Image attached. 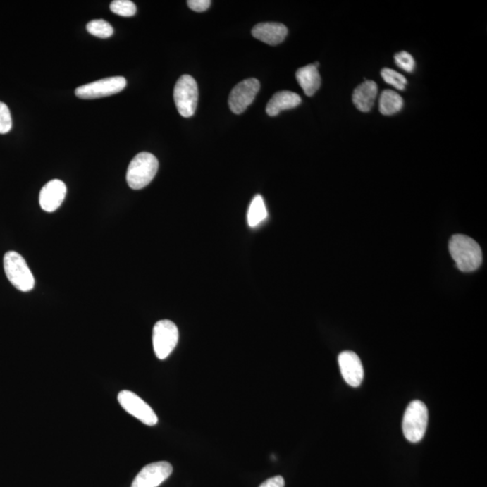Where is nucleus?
<instances>
[{
	"label": "nucleus",
	"instance_id": "nucleus-1",
	"mask_svg": "<svg viewBox=\"0 0 487 487\" xmlns=\"http://www.w3.org/2000/svg\"><path fill=\"white\" fill-rule=\"evenodd\" d=\"M450 252L462 272H473L482 264V251L473 238L465 235H454L450 241Z\"/></svg>",
	"mask_w": 487,
	"mask_h": 487
},
{
	"label": "nucleus",
	"instance_id": "nucleus-2",
	"mask_svg": "<svg viewBox=\"0 0 487 487\" xmlns=\"http://www.w3.org/2000/svg\"><path fill=\"white\" fill-rule=\"evenodd\" d=\"M159 163L157 158L147 152L137 154L129 164L127 182L133 190L147 187L156 175Z\"/></svg>",
	"mask_w": 487,
	"mask_h": 487
},
{
	"label": "nucleus",
	"instance_id": "nucleus-3",
	"mask_svg": "<svg viewBox=\"0 0 487 487\" xmlns=\"http://www.w3.org/2000/svg\"><path fill=\"white\" fill-rule=\"evenodd\" d=\"M4 269L9 282L19 291L30 292L34 289L35 278L24 257L15 251H9L4 256Z\"/></svg>",
	"mask_w": 487,
	"mask_h": 487
},
{
	"label": "nucleus",
	"instance_id": "nucleus-4",
	"mask_svg": "<svg viewBox=\"0 0 487 487\" xmlns=\"http://www.w3.org/2000/svg\"><path fill=\"white\" fill-rule=\"evenodd\" d=\"M428 419V408L425 403L418 400L409 403L402 420V431L406 440L412 443L421 441L427 430Z\"/></svg>",
	"mask_w": 487,
	"mask_h": 487
},
{
	"label": "nucleus",
	"instance_id": "nucleus-5",
	"mask_svg": "<svg viewBox=\"0 0 487 487\" xmlns=\"http://www.w3.org/2000/svg\"><path fill=\"white\" fill-rule=\"evenodd\" d=\"M199 90L195 78L183 75L174 87L173 99L177 111L183 118H191L198 105Z\"/></svg>",
	"mask_w": 487,
	"mask_h": 487
},
{
	"label": "nucleus",
	"instance_id": "nucleus-6",
	"mask_svg": "<svg viewBox=\"0 0 487 487\" xmlns=\"http://www.w3.org/2000/svg\"><path fill=\"white\" fill-rule=\"evenodd\" d=\"M179 331L177 326L168 319L156 322L153 330V346L158 359H167L177 346Z\"/></svg>",
	"mask_w": 487,
	"mask_h": 487
},
{
	"label": "nucleus",
	"instance_id": "nucleus-7",
	"mask_svg": "<svg viewBox=\"0 0 487 487\" xmlns=\"http://www.w3.org/2000/svg\"><path fill=\"white\" fill-rule=\"evenodd\" d=\"M127 86L124 77L116 76L102 79L82 85L75 90V95L80 99H93L103 98L122 92Z\"/></svg>",
	"mask_w": 487,
	"mask_h": 487
},
{
	"label": "nucleus",
	"instance_id": "nucleus-8",
	"mask_svg": "<svg viewBox=\"0 0 487 487\" xmlns=\"http://www.w3.org/2000/svg\"><path fill=\"white\" fill-rule=\"evenodd\" d=\"M118 402L121 403V407L128 412L129 414L134 416L137 420L143 422L144 424L148 426L156 425L158 422V417L154 409L140 396L135 395L133 392L124 390L118 393Z\"/></svg>",
	"mask_w": 487,
	"mask_h": 487
},
{
	"label": "nucleus",
	"instance_id": "nucleus-9",
	"mask_svg": "<svg viewBox=\"0 0 487 487\" xmlns=\"http://www.w3.org/2000/svg\"><path fill=\"white\" fill-rule=\"evenodd\" d=\"M260 90V82L256 78L243 80L231 90L228 105L235 114H242L252 104Z\"/></svg>",
	"mask_w": 487,
	"mask_h": 487
},
{
	"label": "nucleus",
	"instance_id": "nucleus-10",
	"mask_svg": "<svg viewBox=\"0 0 487 487\" xmlns=\"http://www.w3.org/2000/svg\"><path fill=\"white\" fill-rule=\"evenodd\" d=\"M173 466L166 461L151 463L135 476L131 487H158L172 475Z\"/></svg>",
	"mask_w": 487,
	"mask_h": 487
},
{
	"label": "nucleus",
	"instance_id": "nucleus-11",
	"mask_svg": "<svg viewBox=\"0 0 487 487\" xmlns=\"http://www.w3.org/2000/svg\"><path fill=\"white\" fill-rule=\"evenodd\" d=\"M338 364L345 382L352 387H359L364 379L362 362L356 353L344 351L338 356Z\"/></svg>",
	"mask_w": 487,
	"mask_h": 487
},
{
	"label": "nucleus",
	"instance_id": "nucleus-12",
	"mask_svg": "<svg viewBox=\"0 0 487 487\" xmlns=\"http://www.w3.org/2000/svg\"><path fill=\"white\" fill-rule=\"evenodd\" d=\"M67 188L61 180H50L41 190L39 204L47 212L56 211L66 199Z\"/></svg>",
	"mask_w": 487,
	"mask_h": 487
},
{
	"label": "nucleus",
	"instance_id": "nucleus-13",
	"mask_svg": "<svg viewBox=\"0 0 487 487\" xmlns=\"http://www.w3.org/2000/svg\"><path fill=\"white\" fill-rule=\"evenodd\" d=\"M288 34V29L280 23H261L254 25L252 35L257 39L269 45L283 43Z\"/></svg>",
	"mask_w": 487,
	"mask_h": 487
},
{
	"label": "nucleus",
	"instance_id": "nucleus-14",
	"mask_svg": "<svg viewBox=\"0 0 487 487\" xmlns=\"http://www.w3.org/2000/svg\"><path fill=\"white\" fill-rule=\"evenodd\" d=\"M378 92L377 85L373 80H366L355 89L353 102L361 112H369L373 108Z\"/></svg>",
	"mask_w": 487,
	"mask_h": 487
},
{
	"label": "nucleus",
	"instance_id": "nucleus-15",
	"mask_svg": "<svg viewBox=\"0 0 487 487\" xmlns=\"http://www.w3.org/2000/svg\"><path fill=\"white\" fill-rule=\"evenodd\" d=\"M318 66V63L309 64L307 66L300 68L296 72L297 82L309 97L314 96L321 85Z\"/></svg>",
	"mask_w": 487,
	"mask_h": 487
},
{
	"label": "nucleus",
	"instance_id": "nucleus-16",
	"mask_svg": "<svg viewBox=\"0 0 487 487\" xmlns=\"http://www.w3.org/2000/svg\"><path fill=\"white\" fill-rule=\"evenodd\" d=\"M301 97L297 93L289 92V90H283V92L276 93L270 99L266 106V113L271 117H275L283 111L296 108L301 104Z\"/></svg>",
	"mask_w": 487,
	"mask_h": 487
},
{
	"label": "nucleus",
	"instance_id": "nucleus-17",
	"mask_svg": "<svg viewBox=\"0 0 487 487\" xmlns=\"http://www.w3.org/2000/svg\"><path fill=\"white\" fill-rule=\"evenodd\" d=\"M403 101L395 90H386L379 99V111L385 116L395 115L402 111Z\"/></svg>",
	"mask_w": 487,
	"mask_h": 487
},
{
	"label": "nucleus",
	"instance_id": "nucleus-18",
	"mask_svg": "<svg viewBox=\"0 0 487 487\" xmlns=\"http://www.w3.org/2000/svg\"><path fill=\"white\" fill-rule=\"evenodd\" d=\"M267 209L264 204L263 197L258 195L254 196L248 209L247 222L251 228H256L262 223L267 218Z\"/></svg>",
	"mask_w": 487,
	"mask_h": 487
},
{
	"label": "nucleus",
	"instance_id": "nucleus-19",
	"mask_svg": "<svg viewBox=\"0 0 487 487\" xmlns=\"http://www.w3.org/2000/svg\"><path fill=\"white\" fill-rule=\"evenodd\" d=\"M86 28L90 35L99 38H109L114 33L112 25L103 19L90 21Z\"/></svg>",
	"mask_w": 487,
	"mask_h": 487
},
{
	"label": "nucleus",
	"instance_id": "nucleus-20",
	"mask_svg": "<svg viewBox=\"0 0 487 487\" xmlns=\"http://www.w3.org/2000/svg\"><path fill=\"white\" fill-rule=\"evenodd\" d=\"M111 11L121 17H133L137 13V6L130 0H114L111 4Z\"/></svg>",
	"mask_w": 487,
	"mask_h": 487
},
{
	"label": "nucleus",
	"instance_id": "nucleus-21",
	"mask_svg": "<svg viewBox=\"0 0 487 487\" xmlns=\"http://www.w3.org/2000/svg\"><path fill=\"white\" fill-rule=\"evenodd\" d=\"M381 75L386 83L399 90H405L406 85H407V80L402 74L396 72V70L389 69V68L383 69Z\"/></svg>",
	"mask_w": 487,
	"mask_h": 487
},
{
	"label": "nucleus",
	"instance_id": "nucleus-22",
	"mask_svg": "<svg viewBox=\"0 0 487 487\" xmlns=\"http://www.w3.org/2000/svg\"><path fill=\"white\" fill-rule=\"evenodd\" d=\"M396 66L407 73H412L415 69L414 58L407 51H400L395 56Z\"/></svg>",
	"mask_w": 487,
	"mask_h": 487
},
{
	"label": "nucleus",
	"instance_id": "nucleus-23",
	"mask_svg": "<svg viewBox=\"0 0 487 487\" xmlns=\"http://www.w3.org/2000/svg\"><path fill=\"white\" fill-rule=\"evenodd\" d=\"M12 128L11 113L8 106L0 101V134H8Z\"/></svg>",
	"mask_w": 487,
	"mask_h": 487
},
{
	"label": "nucleus",
	"instance_id": "nucleus-24",
	"mask_svg": "<svg viewBox=\"0 0 487 487\" xmlns=\"http://www.w3.org/2000/svg\"><path fill=\"white\" fill-rule=\"evenodd\" d=\"M189 8L195 12H204L211 6V0H189L187 1Z\"/></svg>",
	"mask_w": 487,
	"mask_h": 487
},
{
	"label": "nucleus",
	"instance_id": "nucleus-25",
	"mask_svg": "<svg viewBox=\"0 0 487 487\" xmlns=\"http://www.w3.org/2000/svg\"><path fill=\"white\" fill-rule=\"evenodd\" d=\"M285 482L283 476H276L267 479L259 487H285Z\"/></svg>",
	"mask_w": 487,
	"mask_h": 487
}]
</instances>
